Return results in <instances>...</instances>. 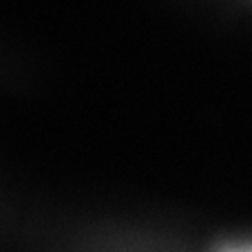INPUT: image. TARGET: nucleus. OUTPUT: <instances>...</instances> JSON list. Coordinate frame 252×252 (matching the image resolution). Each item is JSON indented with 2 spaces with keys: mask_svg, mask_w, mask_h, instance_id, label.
<instances>
[{
  "mask_svg": "<svg viewBox=\"0 0 252 252\" xmlns=\"http://www.w3.org/2000/svg\"><path fill=\"white\" fill-rule=\"evenodd\" d=\"M223 252H252V248H228Z\"/></svg>",
  "mask_w": 252,
  "mask_h": 252,
  "instance_id": "1",
  "label": "nucleus"
}]
</instances>
